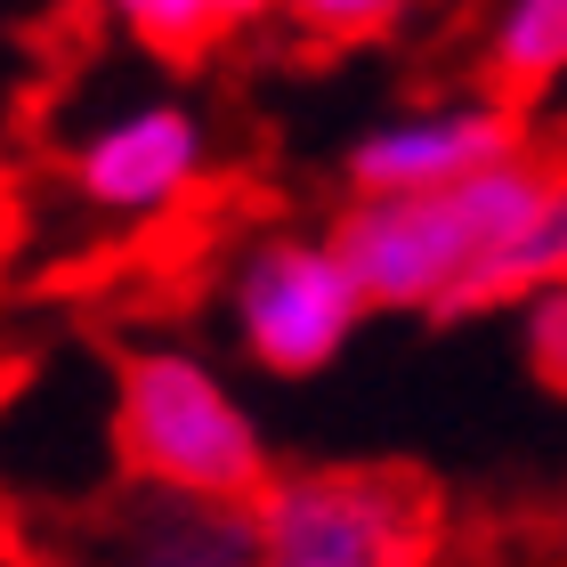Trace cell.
Wrapping results in <instances>:
<instances>
[{"label":"cell","mask_w":567,"mask_h":567,"mask_svg":"<svg viewBox=\"0 0 567 567\" xmlns=\"http://www.w3.org/2000/svg\"><path fill=\"white\" fill-rule=\"evenodd\" d=\"M559 178V163L544 154H511L495 171H471L454 187H405V195H357L332 236H341L357 284L373 308H430L437 324L454 317L462 284L478 276V260L519 227L544 187Z\"/></svg>","instance_id":"cell-1"},{"label":"cell","mask_w":567,"mask_h":567,"mask_svg":"<svg viewBox=\"0 0 567 567\" xmlns=\"http://www.w3.org/2000/svg\"><path fill=\"white\" fill-rule=\"evenodd\" d=\"M114 437H122V462H131V478L146 495L251 511V495L276 478L260 414L195 349H138L122 365Z\"/></svg>","instance_id":"cell-2"},{"label":"cell","mask_w":567,"mask_h":567,"mask_svg":"<svg viewBox=\"0 0 567 567\" xmlns=\"http://www.w3.org/2000/svg\"><path fill=\"white\" fill-rule=\"evenodd\" d=\"M437 503L414 471H276L251 495L260 567H430Z\"/></svg>","instance_id":"cell-3"},{"label":"cell","mask_w":567,"mask_h":567,"mask_svg":"<svg viewBox=\"0 0 567 567\" xmlns=\"http://www.w3.org/2000/svg\"><path fill=\"white\" fill-rule=\"evenodd\" d=\"M365 284H357L341 236H260L227 276V317L251 365L268 373H324L365 324Z\"/></svg>","instance_id":"cell-4"},{"label":"cell","mask_w":567,"mask_h":567,"mask_svg":"<svg viewBox=\"0 0 567 567\" xmlns=\"http://www.w3.org/2000/svg\"><path fill=\"white\" fill-rule=\"evenodd\" d=\"M203 163H212V146H203L195 106L146 97V106L106 114L82 146H73V187H82V203L106 212V219H163V212H178V203L195 195Z\"/></svg>","instance_id":"cell-5"},{"label":"cell","mask_w":567,"mask_h":567,"mask_svg":"<svg viewBox=\"0 0 567 567\" xmlns=\"http://www.w3.org/2000/svg\"><path fill=\"white\" fill-rule=\"evenodd\" d=\"M527 154V122L511 97H446V106H414L373 122L349 146V187L357 195H405V187H454L471 171H495Z\"/></svg>","instance_id":"cell-6"},{"label":"cell","mask_w":567,"mask_h":567,"mask_svg":"<svg viewBox=\"0 0 567 567\" xmlns=\"http://www.w3.org/2000/svg\"><path fill=\"white\" fill-rule=\"evenodd\" d=\"M559 276H567V171L544 187V203H535V212L478 260V276L462 284V300H454L446 324L486 317V308H527V300L544 292V284H559Z\"/></svg>","instance_id":"cell-7"},{"label":"cell","mask_w":567,"mask_h":567,"mask_svg":"<svg viewBox=\"0 0 567 567\" xmlns=\"http://www.w3.org/2000/svg\"><path fill=\"white\" fill-rule=\"evenodd\" d=\"M154 503L163 511L114 544V567H260L251 511L236 519L227 503H178V495H154Z\"/></svg>","instance_id":"cell-8"},{"label":"cell","mask_w":567,"mask_h":567,"mask_svg":"<svg viewBox=\"0 0 567 567\" xmlns=\"http://www.w3.org/2000/svg\"><path fill=\"white\" fill-rule=\"evenodd\" d=\"M486 73L503 97H535L567 82V0H503L486 24Z\"/></svg>","instance_id":"cell-9"},{"label":"cell","mask_w":567,"mask_h":567,"mask_svg":"<svg viewBox=\"0 0 567 567\" xmlns=\"http://www.w3.org/2000/svg\"><path fill=\"white\" fill-rule=\"evenodd\" d=\"M106 9L154 58H203V49H219L227 33H244L268 0H106Z\"/></svg>","instance_id":"cell-10"},{"label":"cell","mask_w":567,"mask_h":567,"mask_svg":"<svg viewBox=\"0 0 567 567\" xmlns=\"http://www.w3.org/2000/svg\"><path fill=\"white\" fill-rule=\"evenodd\" d=\"M276 9L317 41H373V33H390L414 0H276Z\"/></svg>","instance_id":"cell-11"},{"label":"cell","mask_w":567,"mask_h":567,"mask_svg":"<svg viewBox=\"0 0 567 567\" xmlns=\"http://www.w3.org/2000/svg\"><path fill=\"white\" fill-rule=\"evenodd\" d=\"M519 332H527V365L551 381V390H567V276L559 284H544L527 308H519Z\"/></svg>","instance_id":"cell-12"}]
</instances>
